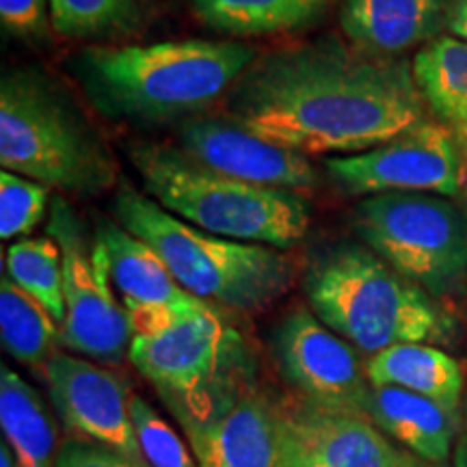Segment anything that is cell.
Here are the masks:
<instances>
[{
    "label": "cell",
    "mask_w": 467,
    "mask_h": 467,
    "mask_svg": "<svg viewBox=\"0 0 467 467\" xmlns=\"http://www.w3.org/2000/svg\"><path fill=\"white\" fill-rule=\"evenodd\" d=\"M234 121L299 154H361L426 121L413 67L334 37L255 58L227 93Z\"/></svg>",
    "instance_id": "cell-1"
},
{
    "label": "cell",
    "mask_w": 467,
    "mask_h": 467,
    "mask_svg": "<svg viewBox=\"0 0 467 467\" xmlns=\"http://www.w3.org/2000/svg\"><path fill=\"white\" fill-rule=\"evenodd\" d=\"M254 61L255 52L243 44L180 39L91 48L76 63L87 96L102 113L156 124L208 109Z\"/></svg>",
    "instance_id": "cell-2"
},
{
    "label": "cell",
    "mask_w": 467,
    "mask_h": 467,
    "mask_svg": "<svg viewBox=\"0 0 467 467\" xmlns=\"http://www.w3.org/2000/svg\"><path fill=\"white\" fill-rule=\"evenodd\" d=\"M303 290L320 323L370 355L396 344L451 337V318L433 296L364 244L337 243L317 251Z\"/></svg>",
    "instance_id": "cell-3"
},
{
    "label": "cell",
    "mask_w": 467,
    "mask_h": 467,
    "mask_svg": "<svg viewBox=\"0 0 467 467\" xmlns=\"http://www.w3.org/2000/svg\"><path fill=\"white\" fill-rule=\"evenodd\" d=\"M128 159L151 200L197 230L282 251L307 234L309 206L301 192L241 182L173 145L132 143Z\"/></svg>",
    "instance_id": "cell-4"
},
{
    "label": "cell",
    "mask_w": 467,
    "mask_h": 467,
    "mask_svg": "<svg viewBox=\"0 0 467 467\" xmlns=\"http://www.w3.org/2000/svg\"><path fill=\"white\" fill-rule=\"evenodd\" d=\"M115 217L161 255L186 292L210 306L258 312L295 282V265L282 249L197 230L132 186L117 191Z\"/></svg>",
    "instance_id": "cell-5"
},
{
    "label": "cell",
    "mask_w": 467,
    "mask_h": 467,
    "mask_svg": "<svg viewBox=\"0 0 467 467\" xmlns=\"http://www.w3.org/2000/svg\"><path fill=\"white\" fill-rule=\"evenodd\" d=\"M128 358L182 431L217 416L258 385V361L249 340L210 303L151 334L132 336Z\"/></svg>",
    "instance_id": "cell-6"
},
{
    "label": "cell",
    "mask_w": 467,
    "mask_h": 467,
    "mask_svg": "<svg viewBox=\"0 0 467 467\" xmlns=\"http://www.w3.org/2000/svg\"><path fill=\"white\" fill-rule=\"evenodd\" d=\"M0 165L3 171L69 195H100L115 182V165L72 102L31 69L0 83Z\"/></svg>",
    "instance_id": "cell-7"
},
{
    "label": "cell",
    "mask_w": 467,
    "mask_h": 467,
    "mask_svg": "<svg viewBox=\"0 0 467 467\" xmlns=\"http://www.w3.org/2000/svg\"><path fill=\"white\" fill-rule=\"evenodd\" d=\"M353 225L368 249L433 299L457 295L467 279V214L429 192H383L355 206Z\"/></svg>",
    "instance_id": "cell-8"
},
{
    "label": "cell",
    "mask_w": 467,
    "mask_h": 467,
    "mask_svg": "<svg viewBox=\"0 0 467 467\" xmlns=\"http://www.w3.org/2000/svg\"><path fill=\"white\" fill-rule=\"evenodd\" d=\"M48 236L63 255L66 320L61 347L100 364H121L130 355L132 327L110 288V260L100 238L87 243L83 221L61 197L52 202Z\"/></svg>",
    "instance_id": "cell-9"
},
{
    "label": "cell",
    "mask_w": 467,
    "mask_h": 467,
    "mask_svg": "<svg viewBox=\"0 0 467 467\" xmlns=\"http://www.w3.org/2000/svg\"><path fill=\"white\" fill-rule=\"evenodd\" d=\"M279 375L301 402L370 420L372 385L355 348L306 307L292 309L273 336Z\"/></svg>",
    "instance_id": "cell-10"
},
{
    "label": "cell",
    "mask_w": 467,
    "mask_h": 467,
    "mask_svg": "<svg viewBox=\"0 0 467 467\" xmlns=\"http://www.w3.org/2000/svg\"><path fill=\"white\" fill-rule=\"evenodd\" d=\"M331 178L350 195L429 192L457 197L463 189V162L457 139L443 124L426 119L389 143L325 162Z\"/></svg>",
    "instance_id": "cell-11"
},
{
    "label": "cell",
    "mask_w": 467,
    "mask_h": 467,
    "mask_svg": "<svg viewBox=\"0 0 467 467\" xmlns=\"http://www.w3.org/2000/svg\"><path fill=\"white\" fill-rule=\"evenodd\" d=\"M55 413L69 437L100 443L124 454L134 463L150 467L130 416L126 383L109 368L78 355L57 350L44 370Z\"/></svg>",
    "instance_id": "cell-12"
},
{
    "label": "cell",
    "mask_w": 467,
    "mask_h": 467,
    "mask_svg": "<svg viewBox=\"0 0 467 467\" xmlns=\"http://www.w3.org/2000/svg\"><path fill=\"white\" fill-rule=\"evenodd\" d=\"M178 143L192 161L241 182L301 195L318 184L306 154L266 141L232 117H191L178 128Z\"/></svg>",
    "instance_id": "cell-13"
},
{
    "label": "cell",
    "mask_w": 467,
    "mask_h": 467,
    "mask_svg": "<svg viewBox=\"0 0 467 467\" xmlns=\"http://www.w3.org/2000/svg\"><path fill=\"white\" fill-rule=\"evenodd\" d=\"M420 461L372 420L307 402L285 405L282 467H418Z\"/></svg>",
    "instance_id": "cell-14"
},
{
    "label": "cell",
    "mask_w": 467,
    "mask_h": 467,
    "mask_svg": "<svg viewBox=\"0 0 467 467\" xmlns=\"http://www.w3.org/2000/svg\"><path fill=\"white\" fill-rule=\"evenodd\" d=\"M285 405L260 385L184 431L200 467H282Z\"/></svg>",
    "instance_id": "cell-15"
},
{
    "label": "cell",
    "mask_w": 467,
    "mask_h": 467,
    "mask_svg": "<svg viewBox=\"0 0 467 467\" xmlns=\"http://www.w3.org/2000/svg\"><path fill=\"white\" fill-rule=\"evenodd\" d=\"M107 247L110 277L130 318L132 336L151 334L180 314L202 306L186 292L148 243L119 223H102L96 234Z\"/></svg>",
    "instance_id": "cell-16"
},
{
    "label": "cell",
    "mask_w": 467,
    "mask_h": 467,
    "mask_svg": "<svg viewBox=\"0 0 467 467\" xmlns=\"http://www.w3.org/2000/svg\"><path fill=\"white\" fill-rule=\"evenodd\" d=\"M448 9L451 0H342L340 25L355 48L396 57L440 37Z\"/></svg>",
    "instance_id": "cell-17"
},
{
    "label": "cell",
    "mask_w": 467,
    "mask_h": 467,
    "mask_svg": "<svg viewBox=\"0 0 467 467\" xmlns=\"http://www.w3.org/2000/svg\"><path fill=\"white\" fill-rule=\"evenodd\" d=\"M370 420L429 463H443L459 437V411L400 388H372Z\"/></svg>",
    "instance_id": "cell-18"
},
{
    "label": "cell",
    "mask_w": 467,
    "mask_h": 467,
    "mask_svg": "<svg viewBox=\"0 0 467 467\" xmlns=\"http://www.w3.org/2000/svg\"><path fill=\"white\" fill-rule=\"evenodd\" d=\"M372 388H400L459 411L465 388L463 368L441 348L429 344H396L366 361Z\"/></svg>",
    "instance_id": "cell-19"
},
{
    "label": "cell",
    "mask_w": 467,
    "mask_h": 467,
    "mask_svg": "<svg viewBox=\"0 0 467 467\" xmlns=\"http://www.w3.org/2000/svg\"><path fill=\"white\" fill-rule=\"evenodd\" d=\"M0 426L20 467H55L58 443L50 409L31 383L0 368Z\"/></svg>",
    "instance_id": "cell-20"
},
{
    "label": "cell",
    "mask_w": 467,
    "mask_h": 467,
    "mask_svg": "<svg viewBox=\"0 0 467 467\" xmlns=\"http://www.w3.org/2000/svg\"><path fill=\"white\" fill-rule=\"evenodd\" d=\"M203 25L234 37L288 33L318 22L334 0H189Z\"/></svg>",
    "instance_id": "cell-21"
},
{
    "label": "cell",
    "mask_w": 467,
    "mask_h": 467,
    "mask_svg": "<svg viewBox=\"0 0 467 467\" xmlns=\"http://www.w3.org/2000/svg\"><path fill=\"white\" fill-rule=\"evenodd\" d=\"M413 78L426 107L443 124L467 126V42L440 35L418 52L411 63Z\"/></svg>",
    "instance_id": "cell-22"
},
{
    "label": "cell",
    "mask_w": 467,
    "mask_h": 467,
    "mask_svg": "<svg viewBox=\"0 0 467 467\" xmlns=\"http://www.w3.org/2000/svg\"><path fill=\"white\" fill-rule=\"evenodd\" d=\"M0 340L11 358L33 370H42V375L57 353V344H61L57 320L11 282L7 273L0 282Z\"/></svg>",
    "instance_id": "cell-23"
},
{
    "label": "cell",
    "mask_w": 467,
    "mask_h": 467,
    "mask_svg": "<svg viewBox=\"0 0 467 467\" xmlns=\"http://www.w3.org/2000/svg\"><path fill=\"white\" fill-rule=\"evenodd\" d=\"M5 266L11 282L31 295L61 327L66 320L63 255L55 238L39 236L14 243L5 254Z\"/></svg>",
    "instance_id": "cell-24"
},
{
    "label": "cell",
    "mask_w": 467,
    "mask_h": 467,
    "mask_svg": "<svg viewBox=\"0 0 467 467\" xmlns=\"http://www.w3.org/2000/svg\"><path fill=\"white\" fill-rule=\"evenodd\" d=\"M50 25L74 39L98 37L124 28L139 14V0H48Z\"/></svg>",
    "instance_id": "cell-25"
},
{
    "label": "cell",
    "mask_w": 467,
    "mask_h": 467,
    "mask_svg": "<svg viewBox=\"0 0 467 467\" xmlns=\"http://www.w3.org/2000/svg\"><path fill=\"white\" fill-rule=\"evenodd\" d=\"M130 416L139 446L150 467H200L195 454H191L180 435L141 396H130Z\"/></svg>",
    "instance_id": "cell-26"
},
{
    "label": "cell",
    "mask_w": 467,
    "mask_h": 467,
    "mask_svg": "<svg viewBox=\"0 0 467 467\" xmlns=\"http://www.w3.org/2000/svg\"><path fill=\"white\" fill-rule=\"evenodd\" d=\"M48 202V186L11 171L0 173V238L11 241L31 234L42 223Z\"/></svg>",
    "instance_id": "cell-27"
},
{
    "label": "cell",
    "mask_w": 467,
    "mask_h": 467,
    "mask_svg": "<svg viewBox=\"0 0 467 467\" xmlns=\"http://www.w3.org/2000/svg\"><path fill=\"white\" fill-rule=\"evenodd\" d=\"M48 0H0V22L20 39H42L48 33Z\"/></svg>",
    "instance_id": "cell-28"
},
{
    "label": "cell",
    "mask_w": 467,
    "mask_h": 467,
    "mask_svg": "<svg viewBox=\"0 0 467 467\" xmlns=\"http://www.w3.org/2000/svg\"><path fill=\"white\" fill-rule=\"evenodd\" d=\"M55 467H143L134 463L124 454L117 451H110L100 443H91L85 440H76V437H67L61 441L57 454Z\"/></svg>",
    "instance_id": "cell-29"
},
{
    "label": "cell",
    "mask_w": 467,
    "mask_h": 467,
    "mask_svg": "<svg viewBox=\"0 0 467 467\" xmlns=\"http://www.w3.org/2000/svg\"><path fill=\"white\" fill-rule=\"evenodd\" d=\"M446 28L454 37L467 42V0H451Z\"/></svg>",
    "instance_id": "cell-30"
},
{
    "label": "cell",
    "mask_w": 467,
    "mask_h": 467,
    "mask_svg": "<svg viewBox=\"0 0 467 467\" xmlns=\"http://www.w3.org/2000/svg\"><path fill=\"white\" fill-rule=\"evenodd\" d=\"M454 467H467V416L454 443Z\"/></svg>",
    "instance_id": "cell-31"
},
{
    "label": "cell",
    "mask_w": 467,
    "mask_h": 467,
    "mask_svg": "<svg viewBox=\"0 0 467 467\" xmlns=\"http://www.w3.org/2000/svg\"><path fill=\"white\" fill-rule=\"evenodd\" d=\"M0 467H20L14 451H11V446L5 440L0 443Z\"/></svg>",
    "instance_id": "cell-32"
},
{
    "label": "cell",
    "mask_w": 467,
    "mask_h": 467,
    "mask_svg": "<svg viewBox=\"0 0 467 467\" xmlns=\"http://www.w3.org/2000/svg\"><path fill=\"white\" fill-rule=\"evenodd\" d=\"M418 467H448V465H443V463H429V461H420Z\"/></svg>",
    "instance_id": "cell-33"
},
{
    "label": "cell",
    "mask_w": 467,
    "mask_h": 467,
    "mask_svg": "<svg viewBox=\"0 0 467 467\" xmlns=\"http://www.w3.org/2000/svg\"><path fill=\"white\" fill-rule=\"evenodd\" d=\"M461 130H463V132H465V134H467V126H465V128H461Z\"/></svg>",
    "instance_id": "cell-34"
}]
</instances>
